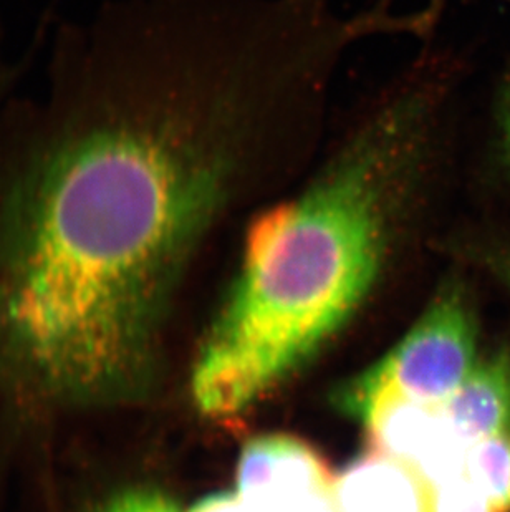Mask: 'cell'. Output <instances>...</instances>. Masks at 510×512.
<instances>
[{
	"instance_id": "1",
	"label": "cell",
	"mask_w": 510,
	"mask_h": 512,
	"mask_svg": "<svg viewBox=\"0 0 510 512\" xmlns=\"http://www.w3.org/2000/svg\"><path fill=\"white\" fill-rule=\"evenodd\" d=\"M305 158L289 75L216 12L108 0L60 25L44 92L0 103V339L63 377L150 370L201 242Z\"/></svg>"
},
{
	"instance_id": "2",
	"label": "cell",
	"mask_w": 510,
	"mask_h": 512,
	"mask_svg": "<svg viewBox=\"0 0 510 512\" xmlns=\"http://www.w3.org/2000/svg\"><path fill=\"white\" fill-rule=\"evenodd\" d=\"M449 83L431 58L363 110L302 188L260 211L191 377L198 410L239 418L357 314L401 224L443 170Z\"/></svg>"
},
{
	"instance_id": "3",
	"label": "cell",
	"mask_w": 510,
	"mask_h": 512,
	"mask_svg": "<svg viewBox=\"0 0 510 512\" xmlns=\"http://www.w3.org/2000/svg\"><path fill=\"white\" fill-rule=\"evenodd\" d=\"M477 365V325L456 287L433 300L413 329L360 380L443 406Z\"/></svg>"
},
{
	"instance_id": "4",
	"label": "cell",
	"mask_w": 510,
	"mask_h": 512,
	"mask_svg": "<svg viewBox=\"0 0 510 512\" xmlns=\"http://www.w3.org/2000/svg\"><path fill=\"white\" fill-rule=\"evenodd\" d=\"M337 401L363 423L366 451L400 461L429 486L466 474L469 445L456 435L439 406L360 378L348 383Z\"/></svg>"
},
{
	"instance_id": "5",
	"label": "cell",
	"mask_w": 510,
	"mask_h": 512,
	"mask_svg": "<svg viewBox=\"0 0 510 512\" xmlns=\"http://www.w3.org/2000/svg\"><path fill=\"white\" fill-rule=\"evenodd\" d=\"M335 478L327 458L299 436H255L244 445L237 463V499L265 506L330 498Z\"/></svg>"
},
{
	"instance_id": "6",
	"label": "cell",
	"mask_w": 510,
	"mask_h": 512,
	"mask_svg": "<svg viewBox=\"0 0 510 512\" xmlns=\"http://www.w3.org/2000/svg\"><path fill=\"white\" fill-rule=\"evenodd\" d=\"M328 499L337 512H429V484L400 461L365 451L337 474Z\"/></svg>"
},
{
	"instance_id": "7",
	"label": "cell",
	"mask_w": 510,
	"mask_h": 512,
	"mask_svg": "<svg viewBox=\"0 0 510 512\" xmlns=\"http://www.w3.org/2000/svg\"><path fill=\"white\" fill-rule=\"evenodd\" d=\"M439 408L469 446L510 433V353L497 352L477 362L461 387Z\"/></svg>"
},
{
	"instance_id": "8",
	"label": "cell",
	"mask_w": 510,
	"mask_h": 512,
	"mask_svg": "<svg viewBox=\"0 0 510 512\" xmlns=\"http://www.w3.org/2000/svg\"><path fill=\"white\" fill-rule=\"evenodd\" d=\"M466 474L499 512H510V433L469 446Z\"/></svg>"
},
{
	"instance_id": "9",
	"label": "cell",
	"mask_w": 510,
	"mask_h": 512,
	"mask_svg": "<svg viewBox=\"0 0 510 512\" xmlns=\"http://www.w3.org/2000/svg\"><path fill=\"white\" fill-rule=\"evenodd\" d=\"M429 512H499L486 494L459 474L443 483L429 486Z\"/></svg>"
},
{
	"instance_id": "10",
	"label": "cell",
	"mask_w": 510,
	"mask_h": 512,
	"mask_svg": "<svg viewBox=\"0 0 510 512\" xmlns=\"http://www.w3.org/2000/svg\"><path fill=\"white\" fill-rule=\"evenodd\" d=\"M93 512H181V509L161 491L130 488L113 494Z\"/></svg>"
},
{
	"instance_id": "11",
	"label": "cell",
	"mask_w": 510,
	"mask_h": 512,
	"mask_svg": "<svg viewBox=\"0 0 510 512\" xmlns=\"http://www.w3.org/2000/svg\"><path fill=\"white\" fill-rule=\"evenodd\" d=\"M19 70V65L10 63L5 57L4 25H2V19H0V103L4 102L5 98L12 93Z\"/></svg>"
},
{
	"instance_id": "12",
	"label": "cell",
	"mask_w": 510,
	"mask_h": 512,
	"mask_svg": "<svg viewBox=\"0 0 510 512\" xmlns=\"http://www.w3.org/2000/svg\"><path fill=\"white\" fill-rule=\"evenodd\" d=\"M501 135L502 150L510 168V87L507 88L506 97L501 108Z\"/></svg>"
},
{
	"instance_id": "13",
	"label": "cell",
	"mask_w": 510,
	"mask_h": 512,
	"mask_svg": "<svg viewBox=\"0 0 510 512\" xmlns=\"http://www.w3.org/2000/svg\"><path fill=\"white\" fill-rule=\"evenodd\" d=\"M492 264L496 267V272L501 276L502 281L506 282L510 289V249L502 251L491 259Z\"/></svg>"
},
{
	"instance_id": "14",
	"label": "cell",
	"mask_w": 510,
	"mask_h": 512,
	"mask_svg": "<svg viewBox=\"0 0 510 512\" xmlns=\"http://www.w3.org/2000/svg\"><path fill=\"white\" fill-rule=\"evenodd\" d=\"M509 2H510V0H509Z\"/></svg>"
}]
</instances>
